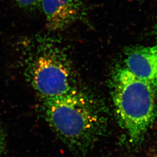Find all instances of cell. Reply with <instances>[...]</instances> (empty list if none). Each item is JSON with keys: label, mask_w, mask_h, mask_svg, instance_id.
<instances>
[{"label": "cell", "mask_w": 157, "mask_h": 157, "mask_svg": "<svg viewBox=\"0 0 157 157\" xmlns=\"http://www.w3.org/2000/svg\"><path fill=\"white\" fill-rule=\"evenodd\" d=\"M35 40L27 51L24 75L40 99L61 96L77 88L64 51L50 37Z\"/></svg>", "instance_id": "3"}, {"label": "cell", "mask_w": 157, "mask_h": 157, "mask_svg": "<svg viewBox=\"0 0 157 157\" xmlns=\"http://www.w3.org/2000/svg\"><path fill=\"white\" fill-rule=\"evenodd\" d=\"M19 7L29 11L41 10L43 0H13Z\"/></svg>", "instance_id": "6"}, {"label": "cell", "mask_w": 157, "mask_h": 157, "mask_svg": "<svg viewBox=\"0 0 157 157\" xmlns=\"http://www.w3.org/2000/svg\"><path fill=\"white\" fill-rule=\"evenodd\" d=\"M111 85L119 123L132 144H140L157 118V87L136 77L125 67L116 69Z\"/></svg>", "instance_id": "2"}, {"label": "cell", "mask_w": 157, "mask_h": 157, "mask_svg": "<svg viewBox=\"0 0 157 157\" xmlns=\"http://www.w3.org/2000/svg\"><path fill=\"white\" fill-rule=\"evenodd\" d=\"M125 67L134 75L157 87V45L135 46L126 51Z\"/></svg>", "instance_id": "5"}, {"label": "cell", "mask_w": 157, "mask_h": 157, "mask_svg": "<svg viewBox=\"0 0 157 157\" xmlns=\"http://www.w3.org/2000/svg\"><path fill=\"white\" fill-rule=\"evenodd\" d=\"M7 147V137L3 127L0 124V157H3Z\"/></svg>", "instance_id": "7"}, {"label": "cell", "mask_w": 157, "mask_h": 157, "mask_svg": "<svg viewBox=\"0 0 157 157\" xmlns=\"http://www.w3.org/2000/svg\"><path fill=\"white\" fill-rule=\"evenodd\" d=\"M41 10L44 14L48 30H64L82 18L83 6L79 0H43Z\"/></svg>", "instance_id": "4"}, {"label": "cell", "mask_w": 157, "mask_h": 157, "mask_svg": "<svg viewBox=\"0 0 157 157\" xmlns=\"http://www.w3.org/2000/svg\"><path fill=\"white\" fill-rule=\"evenodd\" d=\"M45 121L71 150H89L105 133L106 113L94 97L78 88L65 95L41 100Z\"/></svg>", "instance_id": "1"}]
</instances>
